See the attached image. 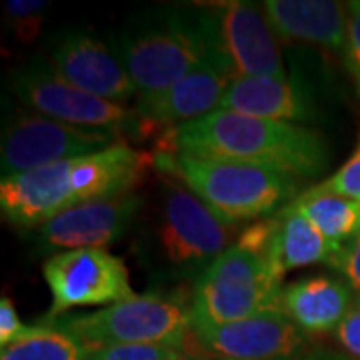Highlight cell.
<instances>
[{
    "label": "cell",
    "mask_w": 360,
    "mask_h": 360,
    "mask_svg": "<svg viewBox=\"0 0 360 360\" xmlns=\"http://www.w3.org/2000/svg\"><path fill=\"white\" fill-rule=\"evenodd\" d=\"M158 167L176 174L220 220L236 226L283 210L298 196V179L232 160L200 158L162 148Z\"/></svg>",
    "instance_id": "cell-4"
},
{
    "label": "cell",
    "mask_w": 360,
    "mask_h": 360,
    "mask_svg": "<svg viewBox=\"0 0 360 360\" xmlns=\"http://www.w3.org/2000/svg\"><path fill=\"white\" fill-rule=\"evenodd\" d=\"M276 234L270 246L269 260L272 272L283 281L290 270L310 264H330L335 248L324 238L314 222L298 208L295 200L276 214Z\"/></svg>",
    "instance_id": "cell-19"
},
{
    "label": "cell",
    "mask_w": 360,
    "mask_h": 360,
    "mask_svg": "<svg viewBox=\"0 0 360 360\" xmlns=\"http://www.w3.org/2000/svg\"><path fill=\"white\" fill-rule=\"evenodd\" d=\"M52 302L49 321L80 307H110L132 298L124 262L104 248H78L52 255L42 264Z\"/></svg>",
    "instance_id": "cell-10"
},
{
    "label": "cell",
    "mask_w": 360,
    "mask_h": 360,
    "mask_svg": "<svg viewBox=\"0 0 360 360\" xmlns=\"http://www.w3.org/2000/svg\"><path fill=\"white\" fill-rule=\"evenodd\" d=\"M232 224L220 220L186 186L168 182L162 194L158 245L162 257L184 276H200L217 258L231 248Z\"/></svg>",
    "instance_id": "cell-8"
},
{
    "label": "cell",
    "mask_w": 360,
    "mask_h": 360,
    "mask_svg": "<svg viewBox=\"0 0 360 360\" xmlns=\"http://www.w3.org/2000/svg\"><path fill=\"white\" fill-rule=\"evenodd\" d=\"M167 360H214V356L206 352L196 335L191 330V335L186 336V340L180 347L170 348Z\"/></svg>",
    "instance_id": "cell-30"
},
{
    "label": "cell",
    "mask_w": 360,
    "mask_h": 360,
    "mask_svg": "<svg viewBox=\"0 0 360 360\" xmlns=\"http://www.w3.org/2000/svg\"><path fill=\"white\" fill-rule=\"evenodd\" d=\"M155 158L116 142L94 155L77 156L0 182V210L18 229H39L75 206L132 193Z\"/></svg>",
    "instance_id": "cell-1"
},
{
    "label": "cell",
    "mask_w": 360,
    "mask_h": 360,
    "mask_svg": "<svg viewBox=\"0 0 360 360\" xmlns=\"http://www.w3.org/2000/svg\"><path fill=\"white\" fill-rule=\"evenodd\" d=\"M316 186L326 193L347 196V198L360 202V141L347 162L338 168L330 179L316 184Z\"/></svg>",
    "instance_id": "cell-23"
},
{
    "label": "cell",
    "mask_w": 360,
    "mask_h": 360,
    "mask_svg": "<svg viewBox=\"0 0 360 360\" xmlns=\"http://www.w3.org/2000/svg\"><path fill=\"white\" fill-rule=\"evenodd\" d=\"M116 142H120L118 134L110 130L72 127L42 115H18L2 130V179L51 167L68 158L94 155Z\"/></svg>",
    "instance_id": "cell-9"
},
{
    "label": "cell",
    "mask_w": 360,
    "mask_h": 360,
    "mask_svg": "<svg viewBox=\"0 0 360 360\" xmlns=\"http://www.w3.org/2000/svg\"><path fill=\"white\" fill-rule=\"evenodd\" d=\"M54 324L89 348L110 345H153L176 348L193 330V302L182 296L134 295L89 314L54 319Z\"/></svg>",
    "instance_id": "cell-5"
},
{
    "label": "cell",
    "mask_w": 360,
    "mask_h": 360,
    "mask_svg": "<svg viewBox=\"0 0 360 360\" xmlns=\"http://www.w3.org/2000/svg\"><path fill=\"white\" fill-rule=\"evenodd\" d=\"M11 90L37 115L72 127L110 130L118 136H130L134 141L155 130V124L144 120L136 108L130 110L127 104L104 101L68 84L46 63L16 68L11 75Z\"/></svg>",
    "instance_id": "cell-7"
},
{
    "label": "cell",
    "mask_w": 360,
    "mask_h": 360,
    "mask_svg": "<svg viewBox=\"0 0 360 360\" xmlns=\"http://www.w3.org/2000/svg\"><path fill=\"white\" fill-rule=\"evenodd\" d=\"M298 208L309 217L314 226L335 250L354 240L360 234V202L347 196L326 193L312 186L295 198Z\"/></svg>",
    "instance_id": "cell-20"
},
{
    "label": "cell",
    "mask_w": 360,
    "mask_h": 360,
    "mask_svg": "<svg viewBox=\"0 0 360 360\" xmlns=\"http://www.w3.org/2000/svg\"><path fill=\"white\" fill-rule=\"evenodd\" d=\"M220 52L231 66L234 78H284L286 68L264 13L252 2L229 0L210 6Z\"/></svg>",
    "instance_id": "cell-12"
},
{
    "label": "cell",
    "mask_w": 360,
    "mask_h": 360,
    "mask_svg": "<svg viewBox=\"0 0 360 360\" xmlns=\"http://www.w3.org/2000/svg\"><path fill=\"white\" fill-rule=\"evenodd\" d=\"M51 4L44 0H8L4 4L6 25L20 42H32L40 34L44 13Z\"/></svg>",
    "instance_id": "cell-22"
},
{
    "label": "cell",
    "mask_w": 360,
    "mask_h": 360,
    "mask_svg": "<svg viewBox=\"0 0 360 360\" xmlns=\"http://www.w3.org/2000/svg\"><path fill=\"white\" fill-rule=\"evenodd\" d=\"M262 13L272 32L284 40H304L342 52L348 30V4L330 0H266Z\"/></svg>",
    "instance_id": "cell-17"
},
{
    "label": "cell",
    "mask_w": 360,
    "mask_h": 360,
    "mask_svg": "<svg viewBox=\"0 0 360 360\" xmlns=\"http://www.w3.org/2000/svg\"><path fill=\"white\" fill-rule=\"evenodd\" d=\"M336 340L340 347L345 348L350 359L360 360V295L356 292L350 307H348L347 316L336 328Z\"/></svg>",
    "instance_id": "cell-26"
},
{
    "label": "cell",
    "mask_w": 360,
    "mask_h": 360,
    "mask_svg": "<svg viewBox=\"0 0 360 360\" xmlns=\"http://www.w3.org/2000/svg\"><path fill=\"white\" fill-rule=\"evenodd\" d=\"M112 51L141 94L162 92L210 63L226 65L210 8L156 6L134 14Z\"/></svg>",
    "instance_id": "cell-3"
},
{
    "label": "cell",
    "mask_w": 360,
    "mask_h": 360,
    "mask_svg": "<svg viewBox=\"0 0 360 360\" xmlns=\"http://www.w3.org/2000/svg\"><path fill=\"white\" fill-rule=\"evenodd\" d=\"M274 234H276V217L258 220L252 226H248L245 232H240L236 245L245 248V250H250L255 255L266 258L270 252V246H272V240H274Z\"/></svg>",
    "instance_id": "cell-27"
},
{
    "label": "cell",
    "mask_w": 360,
    "mask_h": 360,
    "mask_svg": "<svg viewBox=\"0 0 360 360\" xmlns=\"http://www.w3.org/2000/svg\"><path fill=\"white\" fill-rule=\"evenodd\" d=\"M328 266H333L340 274H345L348 284L354 290H359L360 295V234L354 240H350L342 248L336 250Z\"/></svg>",
    "instance_id": "cell-28"
},
{
    "label": "cell",
    "mask_w": 360,
    "mask_h": 360,
    "mask_svg": "<svg viewBox=\"0 0 360 360\" xmlns=\"http://www.w3.org/2000/svg\"><path fill=\"white\" fill-rule=\"evenodd\" d=\"M193 333L208 354L219 360H296L307 352L309 336L295 326L283 309L231 324L193 321Z\"/></svg>",
    "instance_id": "cell-11"
},
{
    "label": "cell",
    "mask_w": 360,
    "mask_h": 360,
    "mask_svg": "<svg viewBox=\"0 0 360 360\" xmlns=\"http://www.w3.org/2000/svg\"><path fill=\"white\" fill-rule=\"evenodd\" d=\"M28 326L20 321L18 310L8 296L0 298V348L13 345L20 336L26 335Z\"/></svg>",
    "instance_id": "cell-29"
},
{
    "label": "cell",
    "mask_w": 360,
    "mask_h": 360,
    "mask_svg": "<svg viewBox=\"0 0 360 360\" xmlns=\"http://www.w3.org/2000/svg\"><path fill=\"white\" fill-rule=\"evenodd\" d=\"M90 348L58 324L28 326L13 345L0 348V360H89Z\"/></svg>",
    "instance_id": "cell-21"
},
{
    "label": "cell",
    "mask_w": 360,
    "mask_h": 360,
    "mask_svg": "<svg viewBox=\"0 0 360 360\" xmlns=\"http://www.w3.org/2000/svg\"><path fill=\"white\" fill-rule=\"evenodd\" d=\"M170 348L153 345H110L90 348L89 360H167Z\"/></svg>",
    "instance_id": "cell-25"
},
{
    "label": "cell",
    "mask_w": 360,
    "mask_h": 360,
    "mask_svg": "<svg viewBox=\"0 0 360 360\" xmlns=\"http://www.w3.org/2000/svg\"><path fill=\"white\" fill-rule=\"evenodd\" d=\"M342 58L360 98V2H348V30Z\"/></svg>",
    "instance_id": "cell-24"
},
{
    "label": "cell",
    "mask_w": 360,
    "mask_h": 360,
    "mask_svg": "<svg viewBox=\"0 0 360 360\" xmlns=\"http://www.w3.org/2000/svg\"><path fill=\"white\" fill-rule=\"evenodd\" d=\"M354 298L352 286L330 276H307L283 286L284 314L304 336L336 333Z\"/></svg>",
    "instance_id": "cell-18"
},
{
    "label": "cell",
    "mask_w": 360,
    "mask_h": 360,
    "mask_svg": "<svg viewBox=\"0 0 360 360\" xmlns=\"http://www.w3.org/2000/svg\"><path fill=\"white\" fill-rule=\"evenodd\" d=\"M234 75L224 63H210L193 70L156 94H141L136 112L155 127H172L198 120L219 110Z\"/></svg>",
    "instance_id": "cell-15"
},
{
    "label": "cell",
    "mask_w": 360,
    "mask_h": 360,
    "mask_svg": "<svg viewBox=\"0 0 360 360\" xmlns=\"http://www.w3.org/2000/svg\"><path fill=\"white\" fill-rule=\"evenodd\" d=\"M51 66L68 84L110 103H129L139 92L116 52L89 32H68L58 40Z\"/></svg>",
    "instance_id": "cell-14"
},
{
    "label": "cell",
    "mask_w": 360,
    "mask_h": 360,
    "mask_svg": "<svg viewBox=\"0 0 360 360\" xmlns=\"http://www.w3.org/2000/svg\"><path fill=\"white\" fill-rule=\"evenodd\" d=\"M281 283L266 258L232 245L196 278L193 321L231 324L283 309Z\"/></svg>",
    "instance_id": "cell-6"
},
{
    "label": "cell",
    "mask_w": 360,
    "mask_h": 360,
    "mask_svg": "<svg viewBox=\"0 0 360 360\" xmlns=\"http://www.w3.org/2000/svg\"><path fill=\"white\" fill-rule=\"evenodd\" d=\"M220 108L288 124L319 122V103L312 89L296 77L234 78Z\"/></svg>",
    "instance_id": "cell-16"
},
{
    "label": "cell",
    "mask_w": 360,
    "mask_h": 360,
    "mask_svg": "<svg viewBox=\"0 0 360 360\" xmlns=\"http://www.w3.org/2000/svg\"><path fill=\"white\" fill-rule=\"evenodd\" d=\"M165 148L200 158L232 160L314 179L330 165V150L319 130L219 108L165 134Z\"/></svg>",
    "instance_id": "cell-2"
},
{
    "label": "cell",
    "mask_w": 360,
    "mask_h": 360,
    "mask_svg": "<svg viewBox=\"0 0 360 360\" xmlns=\"http://www.w3.org/2000/svg\"><path fill=\"white\" fill-rule=\"evenodd\" d=\"M142 198L129 193L98 198L75 206L37 229L34 238L42 250H78L104 248L116 243L139 217Z\"/></svg>",
    "instance_id": "cell-13"
},
{
    "label": "cell",
    "mask_w": 360,
    "mask_h": 360,
    "mask_svg": "<svg viewBox=\"0 0 360 360\" xmlns=\"http://www.w3.org/2000/svg\"><path fill=\"white\" fill-rule=\"evenodd\" d=\"M296 360H354V359H350L348 354H342V352H336V350L314 347V348H310V350H307L302 356H298Z\"/></svg>",
    "instance_id": "cell-31"
}]
</instances>
